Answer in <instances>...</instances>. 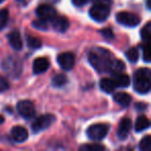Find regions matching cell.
Listing matches in <instances>:
<instances>
[{
  "mask_svg": "<svg viewBox=\"0 0 151 151\" xmlns=\"http://www.w3.org/2000/svg\"><path fill=\"white\" fill-rule=\"evenodd\" d=\"M88 59L90 64L99 73H109V67L113 57L109 50L104 48H94L89 52Z\"/></svg>",
  "mask_w": 151,
  "mask_h": 151,
  "instance_id": "obj_1",
  "label": "cell"
},
{
  "mask_svg": "<svg viewBox=\"0 0 151 151\" xmlns=\"http://www.w3.org/2000/svg\"><path fill=\"white\" fill-rule=\"evenodd\" d=\"M151 71L149 68H139L134 76V89L140 94L148 93L151 87Z\"/></svg>",
  "mask_w": 151,
  "mask_h": 151,
  "instance_id": "obj_2",
  "label": "cell"
},
{
  "mask_svg": "<svg viewBox=\"0 0 151 151\" xmlns=\"http://www.w3.org/2000/svg\"><path fill=\"white\" fill-rule=\"evenodd\" d=\"M109 132V125L105 123H96L90 125L86 130V134L90 140L101 141Z\"/></svg>",
  "mask_w": 151,
  "mask_h": 151,
  "instance_id": "obj_3",
  "label": "cell"
},
{
  "mask_svg": "<svg viewBox=\"0 0 151 151\" xmlns=\"http://www.w3.org/2000/svg\"><path fill=\"white\" fill-rule=\"evenodd\" d=\"M89 15L94 21L104 22L110 16V6L103 4H94L89 11Z\"/></svg>",
  "mask_w": 151,
  "mask_h": 151,
  "instance_id": "obj_4",
  "label": "cell"
},
{
  "mask_svg": "<svg viewBox=\"0 0 151 151\" xmlns=\"http://www.w3.org/2000/svg\"><path fill=\"white\" fill-rule=\"evenodd\" d=\"M116 20L121 25L127 26V27H134L140 24V18L137 15L128 12H121L118 13L116 16Z\"/></svg>",
  "mask_w": 151,
  "mask_h": 151,
  "instance_id": "obj_5",
  "label": "cell"
},
{
  "mask_svg": "<svg viewBox=\"0 0 151 151\" xmlns=\"http://www.w3.org/2000/svg\"><path fill=\"white\" fill-rule=\"evenodd\" d=\"M55 117L51 114H45L36 118L35 121L32 123V130L33 132H40L42 130L48 128L54 122Z\"/></svg>",
  "mask_w": 151,
  "mask_h": 151,
  "instance_id": "obj_6",
  "label": "cell"
},
{
  "mask_svg": "<svg viewBox=\"0 0 151 151\" xmlns=\"http://www.w3.org/2000/svg\"><path fill=\"white\" fill-rule=\"evenodd\" d=\"M17 110L19 114L22 117L26 118V119H30V118L34 117L35 115V108L34 105L30 101H21L18 103Z\"/></svg>",
  "mask_w": 151,
  "mask_h": 151,
  "instance_id": "obj_7",
  "label": "cell"
},
{
  "mask_svg": "<svg viewBox=\"0 0 151 151\" xmlns=\"http://www.w3.org/2000/svg\"><path fill=\"white\" fill-rule=\"evenodd\" d=\"M57 61H58V64L61 66V68L65 69V70H69L75 65L76 58L73 53L64 52V53H61L60 55H58Z\"/></svg>",
  "mask_w": 151,
  "mask_h": 151,
  "instance_id": "obj_8",
  "label": "cell"
},
{
  "mask_svg": "<svg viewBox=\"0 0 151 151\" xmlns=\"http://www.w3.org/2000/svg\"><path fill=\"white\" fill-rule=\"evenodd\" d=\"M36 15H37V17L40 18V19L49 21V20H52L57 14H56L55 9L51 6V5L40 4V6L36 9Z\"/></svg>",
  "mask_w": 151,
  "mask_h": 151,
  "instance_id": "obj_9",
  "label": "cell"
},
{
  "mask_svg": "<svg viewBox=\"0 0 151 151\" xmlns=\"http://www.w3.org/2000/svg\"><path fill=\"white\" fill-rule=\"evenodd\" d=\"M132 122L129 118L127 117H123L121 119L118 126V130H117V136L120 140H125L127 138L128 134H129L130 129H132Z\"/></svg>",
  "mask_w": 151,
  "mask_h": 151,
  "instance_id": "obj_10",
  "label": "cell"
},
{
  "mask_svg": "<svg viewBox=\"0 0 151 151\" xmlns=\"http://www.w3.org/2000/svg\"><path fill=\"white\" fill-rule=\"evenodd\" d=\"M52 26L56 31L58 32H65L68 29L69 22L64 16H55L52 20Z\"/></svg>",
  "mask_w": 151,
  "mask_h": 151,
  "instance_id": "obj_11",
  "label": "cell"
},
{
  "mask_svg": "<svg viewBox=\"0 0 151 151\" xmlns=\"http://www.w3.org/2000/svg\"><path fill=\"white\" fill-rule=\"evenodd\" d=\"M11 134L13 137V139L18 143H22L24 141L27 140L28 138V132L25 127L23 126H20V125H17V126H14L12 128V132H11Z\"/></svg>",
  "mask_w": 151,
  "mask_h": 151,
  "instance_id": "obj_12",
  "label": "cell"
},
{
  "mask_svg": "<svg viewBox=\"0 0 151 151\" xmlns=\"http://www.w3.org/2000/svg\"><path fill=\"white\" fill-rule=\"evenodd\" d=\"M7 40H9V44L11 45L14 50L19 51L22 49V40L19 31L14 30V31L9 32L7 35Z\"/></svg>",
  "mask_w": 151,
  "mask_h": 151,
  "instance_id": "obj_13",
  "label": "cell"
},
{
  "mask_svg": "<svg viewBox=\"0 0 151 151\" xmlns=\"http://www.w3.org/2000/svg\"><path fill=\"white\" fill-rule=\"evenodd\" d=\"M50 62L47 58L45 57H40L36 58L33 62V73L38 75V73H42L49 68Z\"/></svg>",
  "mask_w": 151,
  "mask_h": 151,
  "instance_id": "obj_14",
  "label": "cell"
},
{
  "mask_svg": "<svg viewBox=\"0 0 151 151\" xmlns=\"http://www.w3.org/2000/svg\"><path fill=\"white\" fill-rule=\"evenodd\" d=\"M113 99H114V101H115L118 105L121 106V107H128L129 104L132 103V96L125 92L114 93Z\"/></svg>",
  "mask_w": 151,
  "mask_h": 151,
  "instance_id": "obj_15",
  "label": "cell"
},
{
  "mask_svg": "<svg viewBox=\"0 0 151 151\" xmlns=\"http://www.w3.org/2000/svg\"><path fill=\"white\" fill-rule=\"evenodd\" d=\"M114 75V78H113V81L115 83L116 87H127L129 85V77L125 73H113Z\"/></svg>",
  "mask_w": 151,
  "mask_h": 151,
  "instance_id": "obj_16",
  "label": "cell"
},
{
  "mask_svg": "<svg viewBox=\"0 0 151 151\" xmlns=\"http://www.w3.org/2000/svg\"><path fill=\"white\" fill-rule=\"evenodd\" d=\"M99 86H101V90L107 93H112L116 88V85L114 83L113 79H109V78L101 79V82H99Z\"/></svg>",
  "mask_w": 151,
  "mask_h": 151,
  "instance_id": "obj_17",
  "label": "cell"
},
{
  "mask_svg": "<svg viewBox=\"0 0 151 151\" xmlns=\"http://www.w3.org/2000/svg\"><path fill=\"white\" fill-rule=\"evenodd\" d=\"M150 125V122H149L148 118L146 116H139L138 119L136 121V128L137 132H143V130L147 129Z\"/></svg>",
  "mask_w": 151,
  "mask_h": 151,
  "instance_id": "obj_18",
  "label": "cell"
},
{
  "mask_svg": "<svg viewBox=\"0 0 151 151\" xmlns=\"http://www.w3.org/2000/svg\"><path fill=\"white\" fill-rule=\"evenodd\" d=\"M124 69V63L121 60H117V59H113L110 64L109 67V73H121Z\"/></svg>",
  "mask_w": 151,
  "mask_h": 151,
  "instance_id": "obj_19",
  "label": "cell"
},
{
  "mask_svg": "<svg viewBox=\"0 0 151 151\" xmlns=\"http://www.w3.org/2000/svg\"><path fill=\"white\" fill-rule=\"evenodd\" d=\"M26 40H27V45L30 49H38L42 47V40L38 37L28 35L27 37H26Z\"/></svg>",
  "mask_w": 151,
  "mask_h": 151,
  "instance_id": "obj_20",
  "label": "cell"
},
{
  "mask_svg": "<svg viewBox=\"0 0 151 151\" xmlns=\"http://www.w3.org/2000/svg\"><path fill=\"white\" fill-rule=\"evenodd\" d=\"M67 82V78L65 77L64 75H56L53 78V85H54L55 87H62L64 86L65 84H66Z\"/></svg>",
  "mask_w": 151,
  "mask_h": 151,
  "instance_id": "obj_21",
  "label": "cell"
},
{
  "mask_svg": "<svg viewBox=\"0 0 151 151\" xmlns=\"http://www.w3.org/2000/svg\"><path fill=\"white\" fill-rule=\"evenodd\" d=\"M125 56L130 62H137L138 61V58H139V52L136 48H130L126 51L125 53Z\"/></svg>",
  "mask_w": 151,
  "mask_h": 151,
  "instance_id": "obj_22",
  "label": "cell"
},
{
  "mask_svg": "<svg viewBox=\"0 0 151 151\" xmlns=\"http://www.w3.org/2000/svg\"><path fill=\"white\" fill-rule=\"evenodd\" d=\"M139 148L142 151H148L151 149V138L150 136H146L141 140Z\"/></svg>",
  "mask_w": 151,
  "mask_h": 151,
  "instance_id": "obj_23",
  "label": "cell"
},
{
  "mask_svg": "<svg viewBox=\"0 0 151 151\" xmlns=\"http://www.w3.org/2000/svg\"><path fill=\"white\" fill-rule=\"evenodd\" d=\"M80 150L84 151H101L105 150V147L103 145L99 144H88V145H83L80 147Z\"/></svg>",
  "mask_w": 151,
  "mask_h": 151,
  "instance_id": "obj_24",
  "label": "cell"
},
{
  "mask_svg": "<svg viewBox=\"0 0 151 151\" xmlns=\"http://www.w3.org/2000/svg\"><path fill=\"white\" fill-rule=\"evenodd\" d=\"M150 35H151V24H150V22H148V23L143 27V29L141 30V37H142L145 42H149Z\"/></svg>",
  "mask_w": 151,
  "mask_h": 151,
  "instance_id": "obj_25",
  "label": "cell"
},
{
  "mask_svg": "<svg viewBox=\"0 0 151 151\" xmlns=\"http://www.w3.org/2000/svg\"><path fill=\"white\" fill-rule=\"evenodd\" d=\"M9 21V12L7 9H1L0 11V29L6 25Z\"/></svg>",
  "mask_w": 151,
  "mask_h": 151,
  "instance_id": "obj_26",
  "label": "cell"
},
{
  "mask_svg": "<svg viewBox=\"0 0 151 151\" xmlns=\"http://www.w3.org/2000/svg\"><path fill=\"white\" fill-rule=\"evenodd\" d=\"M48 21L46 20H42V19H38V20H35V21L32 22V25L34 26L35 28L37 29H42V30H47L48 29Z\"/></svg>",
  "mask_w": 151,
  "mask_h": 151,
  "instance_id": "obj_27",
  "label": "cell"
},
{
  "mask_svg": "<svg viewBox=\"0 0 151 151\" xmlns=\"http://www.w3.org/2000/svg\"><path fill=\"white\" fill-rule=\"evenodd\" d=\"M143 59L146 62H150L151 56H150V48H149L148 42H146V44L143 47Z\"/></svg>",
  "mask_w": 151,
  "mask_h": 151,
  "instance_id": "obj_28",
  "label": "cell"
},
{
  "mask_svg": "<svg viewBox=\"0 0 151 151\" xmlns=\"http://www.w3.org/2000/svg\"><path fill=\"white\" fill-rule=\"evenodd\" d=\"M101 33L103 34L104 37L108 38V40H112V38L114 37V33H113V31H112V30L110 29V28H106V29L101 30Z\"/></svg>",
  "mask_w": 151,
  "mask_h": 151,
  "instance_id": "obj_29",
  "label": "cell"
},
{
  "mask_svg": "<svg viewBox=\"0 0 151 151\" xmlns=\"http://www.w3.org/2000/svg\"><path fill=\"white\" fill-rule=\"evenodd\" d=\"M9 82H7L4 78H0V92L7 90V89H9Z\"/></svg>",
  "mask_w": 151,
  "mask_h": 151,
  "instance_id": "obj_30",
  "label": "cell"
},
{
  "mask_svg": "<svg viewBox=\"0 0 151 151\" xmlns=\"http://www.w3.org/2000/svg\"><path fill=\"white\" fill-rule=\"evenodd\" d=\"M92 2L94 4H103V5H107V6L111 5V0H92Z\"/></svg>",
  "mask_w": 151,
  "mask_h": 151,
  "instance_id": "obj_31",
  "label": "cell"
},
{
  "mask_svg": "<svg viewBox=\"0 0 151 151\" xmlns=\"http://www.w3.org/2000/svg\"><path fill=\"white\" fill-rule=\"evenodd\" d=\"M71 1H73V4L77 5V6H82V5H84L88 0H71Z\"/></svg>",
  "mask_w": 151,
  "mask_h": 151,
  "instance_id": "obj_32",
  "label": "cell"
},
{
  "mask_svg": "<svg viewBox=\"0 0 151 151\" xmlns=\"http://www.w3.org/2000/svg\"><path fill=\"white\" fill-rule=\"evenodd\" d=\"M146 4H147V9H151V6H150V0H147Z\"/></svg>",
  "mask_w": 151,
  "mask_h": 151,
  "instance_id": "obj_33",
  "label": "cell"
},
{
  "mask_svg": "<svg viewBox=\"0 0 151 151\" xmlns=\"http://www.w3.org/2000/svg\"><path fill=\"white\" fill-rule=\"evenodd\" d=\"M3 122H4V118H3V116L0 115V124H2Z\"/></svg>",
  "mask_w": 151,
  "mask_h": 151,
  "instance_id": "obj_34",
  "label": "cell"
},
{
  "mask_svg": "<svg viewBox=\"0 0 151 151\" xmlns=\"http://www.w3.org/2000/svg\"><path fill=\"white\" fill-rule=\"evenodd\" d=\"M2 1H3V0H0V2H2Z\"/></svg>",
  "mask_w": 151,
  "mask_h": 151,
  "instance_id": "obj_35",
  "label": "cell"
}]
</instances>
